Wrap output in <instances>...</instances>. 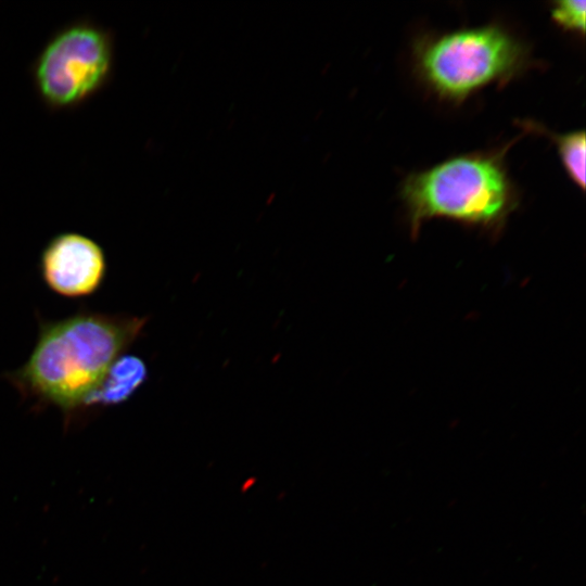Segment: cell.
<instances>
[{"label": "cell", "instance_id": "cell-1", "mask_svg": "<svg viewBox=\"0 0 586 586\" xmlns=\"http://www.w3.org/2000/svg\"><path fill=\"white\" fill-rule=\"evenodd\" d=\"M146 322L148 317L86 309L59 320L39 319L28 359L4 378L33 408H58L67 428L85 412L88 397Z\"/></svg>", "mask_w": 586, "mask_h": 586}, {"label": "cell", "instance_id": "cell-2", "mask_svg": "<svg viewBox=\"0 0 586 586\" xmlns=\"http://www.w3.org/2000/svg\"><path fill=\"white\" fill-rule=\"evenodd\" d=\"M410 233L444 217L499 230L517 206V192L499 153H471L410 174L400 189Z\"/></svg>", "mask_w": 586, "mask_h": 586}, {"label": "cell", "instance_id": "cell-3", "mask_svg": "<svg viewBox=\"0 0 586 586\" xmlns=\"http://www.w3.org/2000/svg\"><path fill=\"white\" fill-rule=\"evenodd\" d=\"M415 60L420 77L433 91L457 101L515 76L524 67L526 51L505 28L485 25L423 39Z\"/></svg>", "mask_w": 586, "mask_h": 586}, {"label": "cell", "instance_id": "cell-4", "mask_svg": "<svg viewBox=\"0 0 586 586\" xmlns=\"http://www.w3.org/2000/svg\"><path fill=\"white\" fill-rule=\"evenodd\" d=\"M112 63L107 33L88 22L74 23L55 34L40 52L34 67L35 85L48 105L74 106L105 85Z\"/></svg>", "mask_w": 586, "mask_h": 586}, {"label": "cell", "instance_id": "cell-5", "mask_svg": "<svg viewBox=\"0 0 586 586\" xmlns=\"http://www.w3.org/2000/svg\"><path fill=\"white\" fill-rule=\"evenodd\" d=\"M39 269L52 292L77 298L92 295L101 288L107 264L99 243L80 233L64 232L54 235L43 247Z\"/></svg>", "mask_w": 586, "mask_h": 586}, {"label": "cell", "instance_id": "cell-6", "mask_svg": "<svg viewBox=\"0 0 586 586\" xmlns=\"http://www.w3.org/2000/svg\"><path fill=\"white\" fill-rule=\"evenodd\" d=\"M146 379L148 368L144 361L138 356L123 354L111 365L98 387L86 400L85 411L126 403Z\"/></svg>", "mask_w": 586, "mask_h": 586}, {"label": "cell", "instance_id": "cell-7", "mask_svg": "<svg viewBox=\"0 0 586 586\" xmlns=\"http://www.w3.org/2000/svg\"><path fill=\"white\" fill-rule=\"evenodd\" d=\"M549 136L557 145L566 174L583 191L585 189V131L562 135L549 133Z\"/></svg>", "mask_w": 586, "mask_h": 586}, {"label": "cell", "instance_id": "cell-8", "mask_svg": "<svg viewBox=\"0 0 586 586\" xmlns=\"http://www.w3.org/2000/svg\"><path fill=\"white\" fill-rule=\"evenodd\" d=\"M585 0L556 1L551 8L552 20L563 29L585 34Z\"/></svg>", "mask_w": 586, "mask_h": 586}]
</instances>
